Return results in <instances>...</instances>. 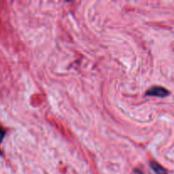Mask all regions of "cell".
Here are the masks:
<instances>
[{
    "instance_id": "cell-2",
    "label": "cell",
    "mask_w": 174,
    "mask_h": 174,
    "mask_svg": "<svg viewBox=\"0 0 174 174\" xmlns=\"http://www.w3.org/2000/svg\"><path fill=\"white\" fill-rule=\"evenodd\" d=\"M151 166L152 167V169L157 174H166V170L161 165H159L158 163L152 162L151 164Z\"/></svg>"
},
{
    "instance_id": "cell-3",
    "label": "cell",
    "mask_w": 174,
    "mask_h": 174,
    "mask_svg": "<svg viewBox=\"0 0 174 174\" xmlns=\"http://www.w3.org/2000/svg\"><path fill=\"white\" fill-rule=\"evenodd\" d=\"M4 134H5V131L4 130V128L0 127V143L2 142V140L4 139Z\"/></svg>"
},
{
    "instance_id": "cell-1",
    "label": "cell",
    "mask_w": 174,
    "mask_h": 174,
    "mask_svg": "<svg viewBox=\"0 0 174 174\" xmlns=\"http://www.w3.org/2000/svg\"><path fill=\"white\" fill-rule=\"evenodd\" d=\"M169 94V92L166 88L162 87H151L149 91L147 92V95L149 96H156V97H166Z\"/></svg>"
}]
</instances>
